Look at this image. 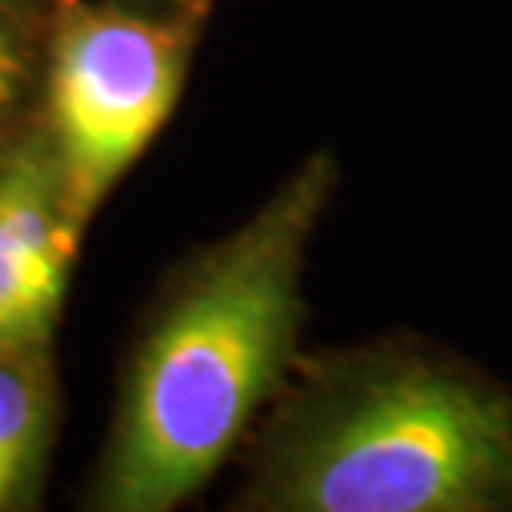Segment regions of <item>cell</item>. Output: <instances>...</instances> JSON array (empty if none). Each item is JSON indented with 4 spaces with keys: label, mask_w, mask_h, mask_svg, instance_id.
<instances>
[{
    "label": "cell",
    "mask_w": 512,
    "mask_h": 512,
    "mask_svg": "<svg viewBox=\"0 0 512 512\" xmlns=\"http://www.w3.org/2000/svg\"><path fill=\"white\" fill-rule=\"evenodd\" d=\"M20 77H24V60L17 54V44L10 34L0 27V114L17 100Z\"/></svg>",
    "instance_id": "6"
},
{
    "label": "cell",
    "mask_w": 512,
    "mask_h": 512,
    "mask_svg": "<svg viewBox=\"0 0 512 512\" xmlns=\"http://www.w3.org/2000/svg\"><path fill=\"white\" fill-rule=\"evenodd\" d=\"M190 4H193V7H200V10H203V7H207V4H210V0H190Z\"/></svg>",
    "instance_id": "7"
},
{
    "label": "cell",
    "mask_w": 512,
    "mask_h": 512,
    "mask_svg": "<svg viewBox=\"0 0 512 512\" xmlns=\"http://www.w3.org/2000/svg\"><path fill=\"white\" fill-rule=\"evenodd\" d=\"M50 383L34 356H0V506L24 486L44 449Z\"/></svg>",
    "instance_id": "5"
},
{
    "label": "cell",
    "mask_w": 512,
    "mask_h": 512,
    "mask_svg": "<svg viewBox=\"0 0 512 512\" xmlns=\"http://www.w3.org/2000/svg\"><path fill=\"white\" fill-rule=\"evenodd\" d=\"M80 223L57 153L27 140L0 163V356H34L54 333Z\"/></svg>",
    "instance_id": "4"
},
{
    "label": "cell",
    "mask_w": 512,
    "mask_h": 512,
    "mask_svg": "<svg viewBox=\"0 0 512 512\" xmlns=\"http://www.w3.org/2000/svg\"><path fill=\"white\" fill-rule=\"evenodd\" d=\"M183 67L180 27L124 10H84L60 30L50 120L64 197L80 227L170 117Z\"/></svg>",
    "instance_id": "3"
},
{
    "label": "cell",
    "mask_w": 512,
    "mask_h": 512,
    "mask_svg": "<svg viewBox=\"0 0 512 512\" xmlns=\"http://www.w3.org/2000/svg\"><path fill=\"white\" fill-rule=\"evenodd\" d=\"M273 499L296 512L506 509L512 396L449 366H386L306 429Z\"/></svg>",
    "instance_id": "2"
},
{
    "label": "cell",
    "mask_w": 512,
    "mask_h": 512,
    "mask_svg": "<svg viewBox=\"0 0 512 512\" xmlns=\"http://www.w3.org/2000/svg\"><path fill=\"white\" fill-rule=\"evenodd\" d=\"M330 183V160L306 163L213 250L150 333L110 459V509H173L227 459L293 350L303 260Z\"/></svg>",
    "instance_id": "1"
}]
</instances>
